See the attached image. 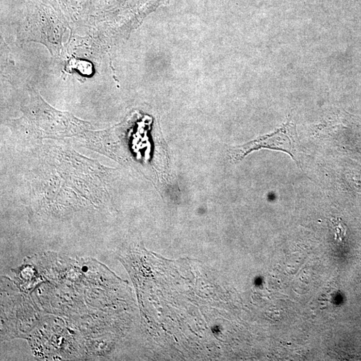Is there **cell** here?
Listing matches in <instances>:
<instances>
[{
  "instance_id": "1",
  "label": "cell",
  "mask_w": 361,
  "mask_h": 361,
  "mask_svg": "<svg viewBox=\"0 0 361 361\" xmlns=\"http://www.w3.org/2000/svg\"><path fill=\"white\" fill-rule=\"evenodd\" d=\"M268 148L279 150L290 155L299 164L298 137L295 125L291 122L284 124L277 131L230 149V158L233 162H240L253 150Z\"/></svg>"
}]
</instances>
